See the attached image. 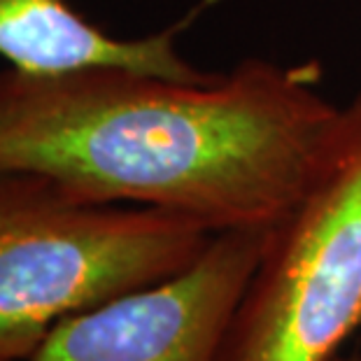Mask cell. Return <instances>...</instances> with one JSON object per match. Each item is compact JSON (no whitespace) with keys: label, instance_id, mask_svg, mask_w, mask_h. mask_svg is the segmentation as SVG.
<instances>
[{"label":"cell","instance_id":"obj_1","mask_svg":"<svg viewBox=\"0 0 361 361\" xmlns=\"http://www.w3.org/2000/svg\"><path fill=\"white\" fill-rule=\"evenodd\" d=\"M314 63L245 59L207 82L130 68L0 71V175L147 205L210 231L271 228L329 166L345 105Z\"/></svg>","mask_w":361,"mask_h":361},{"label":"cell","instance_id":"obj_2","mask_svg":"<svg viewBox=\"0 0 361 361\" xmlns=\"http://www.w3.org/2000/svg\"><path fill=\"white\" fill-rule=\"evenodd\" d=\"M214 231L147 205L80 201L0 175V361H21L66 317L182 273Z\"/></svg>","mask_w":361,"mask_h":361},{"label":"cell","instance_id":"obj_3","mask_svg":"<svg viewBox=\"0 0 361 361\" xmlns=\"http://www.w3.org/2000/svg\"><path fill=\"white\" fill-rule=\"evenodd\" d=\"M361 326V91L329 166L268 231L219 361H336Z\"/></svg>","mask_w":361,"mask_h":361},{"label":"cell","instance_id":"obj_4","mask_svg":"<svg viewBox=\"0 0 361 361\" xmlns=\"http://www.w3.org/2000/svg\"><path fill=\"white\" fill-rule=\"evenodd\" d=\"M271 228L214 233L182 273L71 314L21 361H219Z\"/></svg>","mask_w":361,"mask_h":361},{"label":"cell","instance_id":"obj_5","mask_svg":"<svg viewBox=\"0 0 361 361\" xmlns=\"http://www.w3.org/2000/svg\"><path fill=\"white\" fill-rule=\"evenodd\" d=\"M180 28L119 37L91 24L71 0H0V59L21 73L112 66L180 82L212 80L217 73L191 66L180 54Z\"/></svg>","mask_w":361,"mask_h":361},{"label":"cell","instance_id":"obj_6","mask_svg":"<svg viewBox=\"0 0 361 361\" xmlns=\"http://www.w3.org/2000/svg\"><path fill=\"white\" fill-rule=\"evenodd\" d=\"M338 361V359H336ZM345 361H361V355H357V357H352V359H345Z\"/></svg>","mask_w":361,"mask_h":361}]
</instances>
